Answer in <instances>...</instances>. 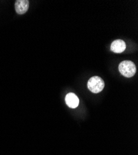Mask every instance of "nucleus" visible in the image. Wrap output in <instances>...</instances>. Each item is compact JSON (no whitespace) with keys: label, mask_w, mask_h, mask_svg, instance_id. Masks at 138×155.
Listing matches in <instances>:
<instances>
[{"label":"nucleus","mask_w":138,"mask_h":155,"mask_svg":"<svg viewBox=\"0 0 138 155\" xmlns=\"http://www.w3.org/2000/svg\"><path fill=\"white\" fill-rule=\"evenodd\" d=\"M105 86L104 80L99 76H93L87 83V87L94 93H98L102 91Z\"/></svg>","instance_id":"f03ea898"},{"label":"nucleus","mask_w":138,"mask_h":155,"mask_svg":"<svg viewBox=\"0 0 138 155\" xmlns=\"http://www.w3.org/2000/svg\"><path fill=\"white\" fill-rule=\"evenodd\" d=\"M65 101L68 106L70 108H76L79 103V100L78 96L72 93L68 94L65 97Z\"/></svg>","instance_id":"39448f33"},{"label":"nucleus","mask_w":138,"mask_h":155,"mask_svg":"<svg viewBox=\"0 0 138 155\" xmlns=\"http://www.w3.org/2000/svg\"><path fill=\"white\" fill-rule=\"evenodd\" d=\"M119 71L120 73L127 78L133 76L136 72V67L134 63L130 60L121 61L119 64Z\"/></svg>","instance_id":"f257e3e1"},{"label":"nucleus","mask_w":138,"mask_h":155,"mask_svg":"<svg viewBox=\"0 0 138 155\" xmlns=\"http://www.w3.org/2000/svg\"><path fill=\"white\" fill-rule=\"evenodd\" d=\"M29 2L27 0H17L15 2V10L19 15H23L27 11Z\"/></svg>","instance_id":"7ed1b4c3"},{"label":"nucleus","mask_w":138,"mask_h":155,"mask_svg":"<svg viewBox=\"0 0 138 155\" xmlns=\"http://www.w3.org/2000/svg\"><path fill=\"white\" fill-rule=\"evenodd\" d=\"M126 44H125V42L123 41L118 39L115 40L111 43L110 49L112 51H114L115 53L120 54L124 51L125 49H126Z\"/></svg>","instance_id":"20e7f679"}]
</instances>
